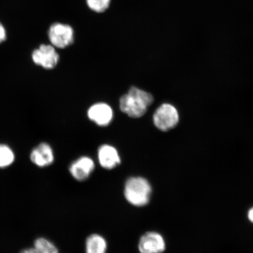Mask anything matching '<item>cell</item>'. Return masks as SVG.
<instances>
[{"label": "cell", "mask_w": 253, "mask_h": 253, "mask_svg": "<svg viewBox=\"0 0 253 253\" xmlns=\"http://www.w3.org/2000/svg\"><path fill=\"white\" fill-rule=\"evenodd\" d=\"M7 37V33L3 25L0 23V43L4 42Z\"/></svg>", "instance_id": "9a60e30c"}, {"label": "cell", "mask_w": 253, "mask_h": 253, "mask_svg": "<svg viewBox=\"0 0 253 253\" xmlns=\"http://www.w3.org/2000/svg\"><path fill=\"white\" fill-rule=\"evenodd\" d=\"M166 249V243L163 236L153 231L145 233L138 243L140 253H163Z\"/></svg>", "instance_id": "8992f818"}, {"label": "cell", "mask_w": 253, "mask_h": 253, "mask_svg": "<svg viewBox=\"0 0 253 253\" xmlns=\"http://www.w3.org/2000/svg\"><path fill=\"white\" fill-rule=\"evenodd\" d=\"M55 47L51 44L42 43L32 53V59L36 65L45 69L55 68L59 61L60 56Z\"/></svg>", "instance_id": "5b68a950"}, {"label": "cell", "mask_w": 253, "mask_h": 253, "mask_svg": "<svg viewBox=\"0 0 253 253\" xmlns=\"http://www.w3.org/2000/svg\"><path fill=\"white\" fill-rule=\"evenodd\" d=\"M95 169L92 158L82 156L72 163L69 168L71 176L78 182H84L89 178Z\"/></svg>", "instance_id": "52a82bcc"}, {"label": "cell", "mask_w": 253, "mask_h": 253, "mask_svg": "<svg viewBox=\"0 0 253 253\" xmlns=\"http://www.w3.org/2000/svg\"><path fill=\"white\" fill-rule=\"evenodd\" d=\"M107 242L99 234L93 233L87 237L85 242L86 253H106Z\"/></svg>", "instance_id": "8fae6325"}, {"label": "cell", "mask_w": 253, "mask_h": 253, "mask_svg": "<svg viewBox=\"0 0 253 253\" xmlns=\"http://www.w3.org/2000/svg\"><path fill=\"white\" fill-rule=\"evenodd\" d=\"M14 152L7 145L0 144V169L10 166L14 162Z\"/></svg>", "instance_id": "7c38bea8"}, {"label": "cell", "mask_w": 253, "mask_h": 253, "mask_svg": "<svg viewBox=\"0 0 253 253\" xmlns=\"http://www.w3.org/2000/svg\"><path fill=\"white\" fill-rule=\"evenodd\" d=\"M88 119L100 126H106L112 123L114 117L113 110L108 104L97 103L88 108L87 112Z\"/></svg>", "instance_id": "ba28073f"}, {"label": "cell", "mask_w": 253, "mask_h": 253, "mask_svg": "<svg viewBox=\"0 0 253 253\" xmlns=\"http://www.w3.org/2000/svg\"><path fill=\"white\" fill-rule=\"evenodd\" d=\"M34 247L41 253H59V250L54 243L44 237L35 240Z\"/></svg>", "instance_id": "4fadbf2b"}, {"label": "cell", "mask_w": 253, "mask_h": 253, "mask_svg": "<svg viewBox=\"0 0 253 253\" xmlns=\"http://www.w3.org/2000/svg\"><path fill=\"white\" fill-rule=\"evenodd\" d=\"M47 37L50 44L59 49L68 48L75 41L74 28L71 25L59 22L50 25L47 31Z\"/></svg>", "instance_id": "3957f363"}, {"label": "cell", "mask_w": 253, "mask_h": 253, "mask_svg": "<svg viewBox=\"0 0 253 253\" xmlns=\"http://www.w3.org/2000/svg\"><path fill=\"white\" fill-rule=\"evenodd\" d=\"M87 7L91 11L102 14L109 9L111 0H85Z\"/></svg>", "instance_id": "5bb4252c"}, {"label": "cell", "mask_w": 253, "mask_h": 253, "mask_svg": "<svg viewBox=\"0 0 253 253\" xmlns=\"http://www.w3.org/2000/svg\"><path fill=\"white\" fill-rule=\"evenodd\" d=\"M152 186L146 178L131 176L126 180L124 196L128 203L135 207H144L149 204Z\"/></svg>", "instance_id": "7a4b0ae2"}, {"label": "cell", "mask_w": 253, "mask_h": 253, "mask_svg": "<svg viewBox=\"0 0 253 253\" xmlns=\"http://www.w3.org/2000/svg\"><path fill=\"white\" fill-rule=\"evenodd\" d=\"M248 219L253 223V207L250 209L248 213Z\"/></svg>", "instance_id": "e0dca14e"}, {"label": "cell", "mask_w": 253, "mask_h": 253, "mask_svg": "<svg viewBox=\"0 0 253 253\" xmlns=\"http://www.w3.org/2000/svg\"><path fill=\"white\" fill-rule=\"evenodd\" d=\"M30 159L37 167L45 168L51 165L54 161V153L49 144L42 142L32 151Z\"/></svg>", "instance_id": "30bf717a"}, {"label": "cell", "mask_w": 253, "mask_h": 253, "mask_svg": "<svg viewBox=\"0 0 253 253\" xmlns=\"http://www.w3.org/2000/svg\"><path fill=\"white\" fill-rule=\"evenodd\" d=\"M97 158L100 166L107 170L113 169L121 164L118 150L110 144H103L99 147Z\"/></svg>", "instance_id": "9c48e42d"}, {"label": "cell", "mask_w": 253, "mask_h": 253, "mask_svg": "<svg viewBox=\"0 0 253 253\" xmlns=\"http://www.w3.org/2000/svg\"><path fill=\"white\" fill-rule=\"evenodd\" d=\"M150 93L135 86L129 88L127 93L123 94L119 100V107L123 113L129 118H142L154 102Z\"/></svg>", "instance_id": "6da1fadb"}, {"label": "cell", "mask_w": 253, "mask_h": 253, "mask_svg": "<svg viewBox=\"0 0 253 253\" xmlns=\"http://www.w3.org/2000/svg\"><path fill=\"white\" fill-rule=\"evenodd\" d=\"M20 253H41L38 250L34 248H28L23 250Z\"/></svg>", "instance_id": "2e32d148"}, {"label": "cell", "mask_w": 253, "mask_h": 253, "mask_svg": "<svg viewBox=\"0 0 253 253\" xmlns=\"http://www.w3.org/2000/svg\"><path fill=\"white\" fill-rule=\"evenodd\" d=\"M178 109L173 104L165 103L155 111L153 121L155 126L161 131L167 132L175 128L179 122Z\"/></svg>", "instance_id": "277c9868"}]
</instances>
